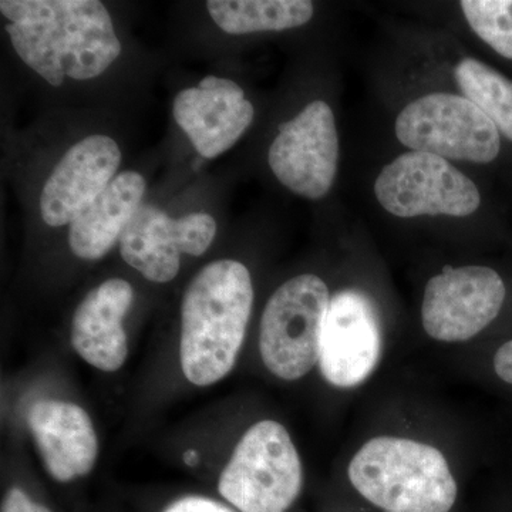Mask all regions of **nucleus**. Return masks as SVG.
Wrapping results in <instances>:
<instances>
[{
  "instance_id": "6e6552de",
  "label": "nucleus",
  "mask_w": 512,
  "mask_h": 512,
  "mask_svg": "<svg viewBox=\"0 0 512 512\" xmlns=\"http://www.w3.org/2000/svg\"><path fill=\"white\" fill-rule=\"evenodd\" d=\"M268 161L275 177L295 194L308 200L325 197L339 164L338 130L329 104L312 101L295 119L282 124Z\"/></svg>"
},
{
  "instance_id": "f8f14e48",
  "label": "nucleus",
  "mask_w": 512,
  "mask_h": 512,
  "mask_svg": "<svg viewBox=\"0 0 512 512\" xmlns=\"http://www.w3.org/2000/svg\"><path fill=\"white\" fill-rule=\"evenodd\" d=\"M174 119L204 158L234 147L254 121L255 109L237 83L207 76L174 100Z\"/></svg>"
},
{
  "instance_id": "0eeeda50",
  "label": "nucleus",
  "mask_w": 512,
  "mask_h": 512,
  "mask_svg": "<svg viewBox=\"0 0 512 512\" xmlns=\"http://www.w3.org/2000/svg\"><path fill=\"white\" fill-rule=\"evenodd\" d=\"M377 201L384 210L400 218L421 215L467 217L481 204L477 185L433 154H402L386 165L375 183Z\"/></svg>"
},
{
  "instance_id": "39448f33",
  "label": "nucleus",
  "mask_w": 512,
  "mask_h": 512,
  "mask_svg": "<svg viewBox=\"0 0 512 512\" xmlns=\"http://www.w3.org/2000/svg\"><path fill=\"white\" fill-rule=\"evenodd\" d=\"M329 289L316 275H299L276 289L262 313L259 350L266 369L282 380L301 379L319 362Z\"/></svg>"
},
{
  "instance_id": "4468645a",
  "label": "nucleus",
  "mask_w": 512,
  "mask_h": 512,
  "mask_svg": "<svg viewBox=\"0 0 512 512\" xmlns=\"http://www.w3.org/2000/svg\"><path fill=\"white\" fill-rule=\"evenodd\" d=\"M28 426L47 473L57 483H73L92 473L99 441L82 407L62 400H39L29 409Z\"/></svg>"
},
{
  "instance_id": "1a4fd4ad",
  "label": "nucleus",
  "mask_w": 512,
  "mask_h": 512,
  "mask_svg": "<svg viewBox=\"0 0 512 512\" xmlns=\"http://www.w3.org/2000/svg\"><path fill=\"white\" fill-rule=\"evenodd\" d=\"M507 289L487 266L447 268L424 291L421 319L430 338L464 342L487 328L503 308Z\"/></svg>"
},
{
  "instance_id": "dca6fc26",
  "label": "nucleus",
  "mask_w": 512,
  "mask_h": 512,
  "mask_svg": "<svg viewBox=\"0 0 512 512\" xmlns=\"http://www.w3.org/2000/svg\"><path fill=\"white\" fill-rule=\"evenodd\" d=\"M144 194L143 175L134 171L117 175L106 190L70 222L69 244L73 254L86 261H97L109 254L143 205Z\"/></svg>"
},
{
  "instance_id": "2eb2a0df",
  "label": "nucleus",
  "mask_w": 512,
  "mask_h": 512,
  "mask_svg": "<svg viewBox=\"0 0 512 512\" xmlns=\"http://www.w3.org/2000/svg\"><path fill=\"white\" fill-rule=\"evenodd\" d=\"M134 302L124 279L114 278L93 289L74 313L72 346L84 362L103 372H116L128 355L123 319Z\"/></svg>"
},
{
  "instance_id": "ddd939ff",
  "label": "nucleus",
  "mask_w": 512,
  "mask_h": 512,
  "mask_svg": "<svg viewBox=\"0 0 512 512\" xmlns=\"http://www.w3.org/2000/svg\"><path fill=\"white\" fill-rule=\"evenodd\" d=\"M120 163V148L113 138L90 136L74 144L43 187V221L50 227L70 224L116 178Z\"/></svg>"
},
{
  "instance_id": "7ed1b4c3",
  "label": "nucleus",
  "mask_w": 512,
  "mask_h": 512,
  "mask_svg": "<svg viewBox=\"0 0 512 512\" xmlns=\"http://www.w3.org/2000/svg\"><path fill=\"white\" fill-rule=\"evenodd\" d=\"M357 493L386 512H450L457 483L440 450L409 439L376 437L349 464Z\"/></svg>"
},
{
  "instance_id": "f257e3e1",
  "label": "nucleus",
  "mask_w": 512,
  "mask_h": 512,
  "mask_svg": "<svg viewBox=\"0 0 512 512\" xmlns=\"http://www.w3.org/2000/svg\"><path fill=\"white\" fill-rule=\"evenodd\" d=\"M16 53L52 86L90 80L120 56L109 10L97 0H2Z\"/></svg>"
},
{
  "instance_id": "6ab92c4d",
  "label": "nucleus",
  "mask_w": 512,
  "mask_h": 512,
  "mask_svg": "<svg viewBox=\"0 0 512 512\" xmlns=\"http://www.w3.org/2000/svg\"><path fill=\"white\" fill-rule=\"evenodd\" d=\"M461 10L480 39L512 60V0H464Z\"/></svg>"
},
{
  "instance_id": "f3484780",
  "label": "nucleus",
  "mask_w": 512,
  "mask_h": 512,
  "mask_svg": "<svg viewBox=\"0 0 512 512\" xmlns=\"http://www.w3.org/2000/svg\"><path fill=\"white\" fill-rule=\"evenodd\" d=\"M207 8L212 20L229 35L299 28L315 13L309 0H210Z\"/></svg>"
},
{
  "instance_id": "a211bd4d",
  "label": "nucleus",
  "mask_w": 512,
  "mask_h": 512,
  "mask_svg": "<svg viewBox=\"0 0 512 512\" xmlns=\"http://www.w3.org/2000/svg\"><path fill=\"white\" fill-rule=\"evenodd\" d=\"M456 80L464 97L483 111L500 133L512 141V82L476 59L457 64Z\"/></svg>"
},
{
  "instance_id": "412c9836",
  "label": "nucleus",
  "mask_w": 512,
  "mask_h": 512,
  "mask_svg": "<svg viewBox=\"0 0 512 512\" xmlns=\"http://www.w3.org/2000/svg\"><path fill=\"white\" fill-rule=\"evenodd\" d=\"M0 512H56L20 485H12L2 498Z\"/></svg>"
},
{
  "instance_id": "20e7f679",
  "label": "nucleus",
  "mask_w": 512,
  "mask_h": 512,
  "mask_svg": "<svg viewBox=\"0 0 512 512\" xmlns=\"http://www.w3.org/2000/svg\"><path fill=\"white\" fill-rule=\"evenodd\" d=\"M303 485L301 457L282 424L259 421L221 471L218 494L238 512H288Z\"/></svg>"
},
{
  "instance_id": "9b49d317",
  "label": "nucleus",
  "mask_w": 512,
  "mask_h": 512,
  "mask_svg": "<svg viewBox=\"0 0 512 512\" xmlns=\"http://www.w3.org/2000/svg\"><path fill=\"white\" fill-rule=\"evenodd\" d=\"M382 323L375 303L363 292H339L330 299L319 366L330 384L359 386L372 375L382 356Z\"/></svg>"
},
{
  "instance_id": "4be33fe9",
  "label": "nucleus",
  "mask_w": 512,
  "mask_h": 512,
  "mask_svg": "<svg viewBox=\"0 0 512 512\" xmlns=\"http://www.w3.org/2000/svg\"><path fill=\"white\" fill-rule=\"evenodd\" d=\"M494 370L503 382L512 386V340L505 342L495 353Z\"/></svg>"
},
{
  "instance_id": "5701e85b",
  "label": "nucleus",
  "mask_w": 512,
  "mask_h": 512,
  "mask_svg": "<svg viewBox=\"0 0 512 512\" xmlns=\"http://www.w3.org/2000/svg\"><path fill=\"white\" fill-rule=\"evenodd\" d=\"M200 461V456H198L197 451L188 450L184 453V463L187 464L188 467H195Z\"/></svg>"
},
{
  "instance_id": "aec40b11",
  "label": "nucleus",
  "mask_w": 512,
  "mask_h": 512,
  "mask_svg": "<svg viewBox=\"0 0 512 512\" xmlns=\"http://www.w3.org/2000/svg\"><path fill=\"white\" fill-rule=\"evenodd\" d=\"M160 512H238L225 501L205 495L188 494L168 501Z\"/></svg>"
},
{
  "instance_id": "f03ea898",
  "label": "nucleus",
  "mask_w": 512,
  "mask_h": 512,
  "mask_svg": "<svg viewBox=\"0 0 512 512\" xmlns=\"http://www.w3.org/2000/svg\"><path fill=\"white\" fill-rule=\"evenodd\" d=\"M252 303L251 274L234 259L212 262L192 279L181 308L180 359L188 382L207 387L231 372Z\"/></svg>"
},
{
  "instance_id": "423d86ee",
  "label": "nucleus",
  "mask_w": 512,
  "mask_h": 512,
  "mask_svg": "<svg viewBox=\"0 0 512 512\" xmlns=\"http://www.w3.org/2000/svg\"><path fill=\"white\" fill-rule=\"evenodd\" d=\"M410 150L446 160L487 164L500 154V131L467 97L433 93L404 107L394 124Z\"/></svg>"
},
{
  "instance_id": "9d476101",
  "label": "nucleus",
  "mask_w": 512,
  "mask_h": 512,
  "mask_svg": "<svg viewBox=\"0 0 512 512\" xmlns=\"http://www.w3.org/2000/svg\"><path fill=\"white\" fill-rule=\"evenodd\" d=\"M215 234L217 222L205 212L173 220L160 208L143 204L121 235V256L148 281L167 284L180 271L181 254H204Z\"/></svg>"
}]
</instances>
